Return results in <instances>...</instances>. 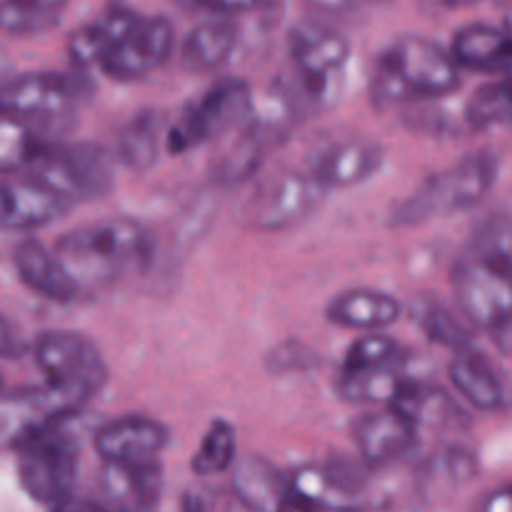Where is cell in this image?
<instances>
[{
	"label": "cell",
	"mask_w": 512,
	"mask_h": 512,
	"mask_svg": "<svg viewBox=\"0 0 512 512\" xmlns=\"http://www.w3.org/2000/svg\"><path fill=\"white\" fill-rule=\"evenodd\" d=\"M383 163V145L368 138H350L323 150L310 170L333 193V190H348L368 183L383 168Z\"/></svg>",
	"instance_id": "19"
},
{
	"label": "cell",
	"mask_w": 512,
	"mask_h": 512,
	"mask_svg": "<svg viewBox=\"0 0 512 512\" xmlns=\"http://www.w3.org/2000/svg\"><path fill=\"white\" fill-rule=\"evenodd\" d=\"M0 198H3L0 218H3V230L8 233H15V230L30 233V230L45 228L73 208L65 195L28 173L5 175Z\"/></svg>",
	"instance_id": "15"
},
{
	"label": "cell",
	"mask_w": 512,
	"mask_h": 512,
	"mask_svg": "<svg viewBox=\"0 0 512 512\" xmlns=\"http://www.w3.org/2000/svg\"><path fill=\"white\" fill-rule=\"evenodd\" d=\"M55 253L78 280L80 290H88L143 273L155 255V243L140 220L113 215L68 230L55 240Z\"/></svg>",
	"instance_id": "2"
},
{
	"label": "cell",
	"mask_w": 512,
	"mask_h": 512,
	"mask_svg": "<svg viewBox=\"0 0 512 512\" xmlns=\"http://www.w3.org/2000/svg\"><path fill=\"white\" fill-rule=\"evenodd\" d=\"M238 38L240 33L233 15H210V18L200 20L180 43V65L195 75L215 73L233 58Z\"/></svg>",
	"instance_id": "23"
},
{
	"label": "cell",
	"mask_w": 512,
	"mask_h": 512,
	"mask_svg": "<svg viewBox=\"0 0 512 512\" xmlns=\"http://www.w3.org/2000/svg\"><path fill=\"white\" fill-rule=\"evenodd\" d=\"M358 3H385V0H358Z\"/></svg>",
	"instance_id": "42"
},
{
	"label": "cell",
	"mask_w": 512,
	"mask_h": 512,
	"mask_svg": "<svg viewBox=\"0 0 512 512\" xmlns=\"http://www.w3.org/2000/svg\"><path fill=\"white\" fill-rule=\"evenodd\" d=\"M443 8H450V10H458V8H468V5H475L480 3V0H438Z\"/></svg>",
	"instance_id": "40"
},
{
	"label": "cell",
	"mask_w": 512,
	"mask_h": 512,
	"mask_svg": "<svg viewBox=\"0 0 512 512\" xmlns=\"http://www.w3.org/2000/svg\"><path fill=\"white\" fill-rule=\"evenodd\" d=\"M480 510L485 512H512V483L503 485V488L493 490L488 498L480 503Z\"/></svg>",
	"instance_id": "37"
},
{
	"label": "cell",
	"mask_w": 512,
	"mask_h": 512,
	"mask_svg": "<svg viewBox=\"0 0 512 512\" xmlns=\"http://www.w3.org/2000/svg\"><path fill=\"white\" fill-rule=\"evenodd\" d=\"M265 0H200V8H208L213 13H225V15H238V13H250V10L260 8Z\"/></svg>",
	"instance_id": "36"
},
{
	"label": "cell",
	"mask_w": 512,
	"mask_h": 512,
	"mask_svg": "<svg viewBox=\"0 0 512 512\" xmlns=\"http://www.w3.org/2000/svg\"><path fill=\"white\" fill-rule=\"evenodd\" d=\"M73 418L30 435L13 448L20 488L45 508H68L75 500L80 443L70 428Z\"/></svg>",
	"instance_id": "5"
},
{
	"label": "cell",
	"mask_w": 512,
	"mask_h": 512,
	"mask_svg": "<svg viewBox=\"0 0 512 512\" xmlns=\"http://www.w3.org/2000/svg\"><path fill=\"white\" fill-rule=\"evenodd\" d=\"M398 363H405L403 345L383 330H368L348 348L340 373H360V370L385 368V365Z\"/></svg>",
	"instance_id": "34"
},
{
	"label": "cell",
	"mask_w": 512,
	"mask_h": 512,
	"mask_svg": "<svg viewBox=\"0 0 512 512\" xmlns=\"http://www.w3.org/2000/svg\"><path fill=\"white\" fill-rule=\"evenodd\" d=\"M463 85V68L453 50L423 35H403L378 55L373 73L375 108L440 100Z\"/></svg>",
	"instance_id": "3"
},
{
	"label": "cell",
	"mask_w": 512,
	"mask_h": 512,
	"mask_svg": "<svg viewBox=\"0 0 512 512\" xmlns=\"http://www.w3.org/2000/svg\"><path fill=\"white\" fill-rule=\"evenodd\" d=\"M13 268L25 288L50 303H70L83 293L55 248H45L40 240L28 238L15 245Z\"/></svg>",
	"instance_id": "17"
},
{
	"label": "cell",
	"mask_w": 512,
	"mask_h": 512,
	"mask_svg": "<svg viewBox=\"0 0 512 512\" xmlns=\"http://www.w3.org/2000/svg\"><path fill=\"white\" fill-rule=\"evenodd\" d=\"M410 383L413 378L405 373V363L385 365L360 373H338V395L355 405H395Z\"/></svg>",
	"instance_id": "28"
},
{
	"label": "cell",
	"mask_w": 512,
	"mask_h": 512,
	"mask_svg": "<svg viewBox=\"0 0 512 512\" xmlns=\"http://www.w3.org/2000/svg\"><path fill=\"white\" fill-rule=\"evenodd\" d=\"M465 123L475 130L490 125H512V70L503 78L480 85L465 103Z\"/></svg>",
	"instance_id": "33"
},
{
	"label": "cell",
	"mask_w": 512,
	"mask_h": 512,
	"mask_svg": "<svg viewBox=\"0 0 512 512\" xmlns=\"http://www.w3.org/2000/svg\"><path fill=\"white\" fill-rule=\"evenodd\" d=\"M35 365L45 380L58 385L80 403H88L108 383V363L98 345L75 330H48L33 343Z\"/></svg>",
	"instance_id": "9"
},
{
	"label": "cell",
	"mask_w": 512,
	"mask_h": 512,
	"mask_svg": "<svg viewBox=\"0 0 512 512\" xmlns=\"http://www.w3.org/2000/svg\"><path fill=\"white\" fill-rule=\"evenodd\" d=\"M68 0H3L0 25L8 35H43L63 18Z\"/></svg>",
	"instance_id": "32"
},
{
	"label": "cell",
	"mask_w": 512,
	"mask_h": 512,
	"mask_svg": "<svg viewBox=\"0 0 512 512\" xmlns=\"http://www.w3.org/2000/svg\"><path fill=\"white\" fill-rule=\"evenodd\" d=\"M93 95V83L85 75V68L75 73L58 70H30L5 80L0 90L3 115L33 125L45 138H55L50 130L63 123L73 108Z\"/></svg>",
	"instance_id": "6"
},
{
	"label": "cell",
	"mask_w": 512,
	"mask_h": 512,
	"mask_svg": "<svg viewBox=\"0 0 512 512\" xmlns=\"http://www.w3.org/2000/svg\"><path fill=\"white\" fill-rule=\"evenodd\" d=\"M418 435L420 425L398 405H380L378 413L363 415L353 425L355 448L368 468L398 463L418 445Z\"/></svg>",
	"instance_id": "14"
},
{
	"label": "cell",
	"mask_w": 512,
	"mask_h": 512,
	"mask_svg": "<svg viewBox=\"0 0 512 512\" xmlns=\"http://www.w3.org/2000/svg\"><path fill=\"white\" fill-rule=\"evenodd\" d=\"M235 463H238V433L228 420H213L190 458V470L198 478H210V475L228 473Z\"/></svg>",
	"instance_id": "30"
},
{
	"label": "cell",
	"mask_w": 512,
	"mask_h": 512,
	"mask_svg": "<svg viewBox=\"0 0 512 512\" xmlns=\"http://www.w3.org/2000/svg\"><path fill=\"white\" fill-rule=\"evenodd\" d=\"M43 140L45 135H40L33 125L13 118V115H3V125H0V168H3V175L25 173Z\"/></svg>",
	"instance_id": "35"
},
{
	"label": "cell",
	"mask_w": 512,
	"mask_h": 512,
	"mask_svg": "<svg viewBox=\"0 0 512 512\" xmlns=\"http://www.w3.org/2000/svg\"><path fill=\"white\" fill-rule=\"evenodd\" d=\"M455 60L473 73H510L512 28L495 23L463 25L450 43Z\"/></svg>",
	"instance_id": "24"
},
{
	"label": "cell",
	"mask_w": 512,
	"mask_h": 512,
	"mask_svg": "<svg viewBox=\"0 0 512 512\" xmlns=\"http://www.w3.org/2000/svg\"><path fill=\"white\" fill-rule=\"evenodd\" d=\"M140 13L130 8H110L93 23L83 25L68 38V58L75 68H93L113 50L125 35V30L135 23Z\"/></svg>",
	"instance_id": "27"
},
{
	"label": "cell",
	"mask_w": 512,
	"mask_h": 512,
	"mask_svg": "<svg viewBox=\"0 0 512 512\" xmlns=\"http://www.w3.org/2000/svg\"><path fill=\"white\" fill-rule=\"evenodd\" d=\"M290 60L305 88L318 98L350 60V40L320 20H298L288 30Z\"/></svg>",
	"instance_id": "11"
},
{
	"label": "cell",
	"mask_w": 512,
	"mask_h": 512,
	"mask_svg": "<svg viewBox=\"0 0 512 512\" xmlns=\"http://www.w3.org/2000/svg\"><path fill=\"white\" fill-rule=\"evenodd\" d=\"M500 163L490 150H475L450 168L428 175L418 188L390 210V228H418L475 208L498 180Z\"/></svg>",
	"instance_id": "4"
},
{
	"label": "cell",
	"mask_w": 512,
	"mask_h": 512,
	"mask_svg": "<svg viewBox=\"0 0 512 512\" xmlns=\"http://www.w3.org/2000/svg\"><path fill=\"white\" fill-rule=\"evenodd\" d=\"M410 315H413L415 325L423 330L425 338L430 343L448 348L453 353L465 348H473V338H470L468 328L450 313L445 305H440L433 298H418L410 305Z\"/></svg>",
	"instance_id": "31"
},
{
	"label": "cell",
	"mask_w": 512,
	"mask_h": 512,
	"mask_svg": "<svg viewBox=\"0 0 512 512\" xmlns=\"http://www.w3.org/2000/svg\"><path fill=\"white\" fill-rule=\"evenodd\" d=\"M0 348H3V358H20V355H25V343L23 340L18 338V335H15V330H13V325H10V320L5 318L3 320V345H0Z\"/></svg>",
	"instance_id": "38"
},
{
	"label": "cell",
	"mask_w": 512,
	"mask_h": 512,
	"mask_svg": "<svg viewBox=\"0 0 512 512\" xmlns=\"http://www.w3.org/2000/svg\"><path fill=\"white\" fill-rule=\"evenodd\" d=\"M25 173L43 180L70 203L100 200L115 185V165L108 150L93 143H63L58 138L40 143Z\"/></svg>",
	"instance_id": "7"
},
{
	"label": "cell",
	"mask_w": 512,
	"mask_h": 512,
	"mask_svg": "<svg viewBox=\"0 0 512 512\" xmlns=\"http://www.w3.org/2000/svg\"><path fill=\"white\" fill-rule=\"evenodd\" d=\"M305 3H310L318 10H325V13H343V10L353 8L358 0H305Z\"/></svg>",
	"instance_id": "39"
},
{
	"label": "cell",
	"mask_w": 512,
	"mask_h": 512,
	"mask_svg": "<svg viewBox=\"0 0 512 512\" xmlns=\"http://www.w3.org/2000/svg\"><path fill=\"white\" fill-rule=\"evenodd\" d=\"M175 50V28L165 15H138L123 38L100 60V73L115 83H135L168 63Z\"/></svg>",
	"instance_id": "10"
},
{
	"label": "cell",
	"mask_w": 512,
	"mask_h": 512,
	"mask_svg": "<svg viewBox=\"0 0 512 512\" xmlns=\"http://www.w3.org/2000/svg\"><path fill=\"white\" fill-rule=\"evenodd\" d=\"M83 410V403L48 383L35 388L8 390L3 398V443L13 450L30 435L50 428L65 418H73Z\"/></svg>",
	"instance_id": "12"
},
{
	"label": "cell",
	"mask_w": 512,
	"mask_h": 512,
	"mask_svg": "<svg viewBox=\"0 0 512 512\" xmlns=\"http://www.w3.org/2000/svg\"><path fill=\"white\" fill-rule=\"evenodd\" d=\"M233 495L248 510H293L290 475L275 468L263 455H243L233 468Z\"/></svg>",
	"instance_id": "20"
},
{
	"label": "cell",
	"mask_w": 512,
	"mask_h": 512,
	"mask_svg": "<svg viewBox=\"0 0 512 512\" xmlns=\"http://www.w3.org/2000/svg\"><path fill=\"white\" fill-rule=\"evenodd\" d=\"M178 5H183V8H200V0H175Z\"/></svg>",
	"instance_id": "41"
},
{
	"label": "cell",
	"mask_w": 512,
	"mask_h": 512,
	"mask_svg": "<svg viewBox=\"0 0 512 512\" xmlns=\"http://www.w3.org/2000/svg\"><path fill=\"white\" fill-rule=\"evenodd\" d=\"M253 105V90L243 78L225 75L215 80L168 125L165 153L185 155L210 140H218L228 130L240 128L253 113Z\"/></svg>",
	"instance_id": "8"
},
{
	"label": "cell",
	"mask_w": 512,
	"mask_h": 512,
	"mask_svg": "<svg viewBox=\"0 0 512 512\" xmlns=\"http://www.w3.org/2000/svg\"><path fill=\"white\" fill-rule=\"evenodd\" d=\"M328 193L330 190L315 178L313 170H308V173L290 170V173L275 178L255 198V228L265 230V233H278V230L293 228V225L303 223L310 213H315L323 205Z\"/></svg>",
	"instance_id": "13"
},
{
	"label": "cell",
	"mask_w": 512,
	"mask_h": 512,
	"mask_svg": "<svg viewBox=\"0 0 512 512\" xmlns=\"http://www.w3.org/2000/svg\"><path fill=\"white\" fill-rule=\"evenodd\" d=\"M350 465H303L290 473L293 510H340L358 503V478Z\"/></svg>",
	"instance_id": "18"
},
{
	"label": "cell",
	"mask_w": 512,
	"mask_h": 512,
	"mask_svg": "<svg viewBox=\"0 0 512 512\" xmlns=\"http://www.w3.org/2000/svg\"><path fill=\"white\" fill-rule=\"evenodd\" d=\"M478 470L473 455L468 450L450 448L443 453L433 455L428 463L423 465L418 475V495L428 503H438V500L450 498L458 488H463Z\"/></svg>",
	"instance_id": "29"
},
{
	"label": "cell",
	"mask_w": 512,
	"mask_h": 512,
	"mask_svg": "<svg viewBox=\"0 0 512 512\" xmlns=\"http://www.w3.org/2000/svg\"><path fill=\"white\" fill-rule=\"evenodd\" d=\"M100 488L105 498L120 508H155L163 498V465L155 458L103 463Z\"/></svg>",
	"instance_id": "21"
},
{
	"label": "cell",
	"mask_w": 512,
	"mask_h": 512,
	"mask_svg": "<svg viewBox=\"0 0 512 512\" xmlns=\"http://www.w3.org/2000/svg\"><path fill=\"white\" fill-rule=\"evenodd\" d=\"M168 440L170 433L160 420L135 413L100 425L93 433V448L103 463H115L155 458Z\"/></svg>",
	"instance_id": "16"
},
{
	"label": "cell",
	"mask_w": 512,
	"mask_h": 512,
	"mask_svg": "<svg viewBox=\"0 0 512 512\" xmlns=\"http://www.w3.org/2000/svg\"><path fill=\"white\" fill-rule=\"evenodd\" d=\"M460 313L503 353H512V218H485L453 268Z\"/></svg>",
	"instance_id": "1"
},
{
	"label": "cell",
	"mask_w": 512,
	"mask_h": 512,
	"mask_svg": "<svg viewBox=\"0 0 512 512\" xmlns=\"http://www.w3.org/2000/svg\"><path fill=\"white\" fill-rule=\"evenodd\" d=\"M405 315L403 303L388 290L350 288L330 300L325 318L345 330H388Z\"/></svg>",
	"instance_id": "22"
},
{
	"label": "cell",
	"mask_w": 512,
	"mask_h": 512,
	"mask_svg": "<svg viewBox=\"0 0 512 512\" xmlns=\"http://www.w3.org/2000/svg\"><path fill=\"white\" fill-rule=\"evenodd\" d=\"M168 125L158 110H138L115 135V160L133 173H148L160 160V150H165Z\"/></svg>",
	"instance_id": "26"
},
{
	"label": "cell",
	"mask_w": 512,
	"mask_h": 512,
	"mask_svg": "<svg viewBox=\"0 0 512 512\" xmlns=\"http://www.w3.org/2000/svg\"><path fill=\"white\" fill-rule=\"evenodd\" d=\"M450 383L460 398L485 413H500L508 405V388L495 365L475 348H465L450 360Z\"/></svg>",
	"instance_id": "25"
}]
</instances>
